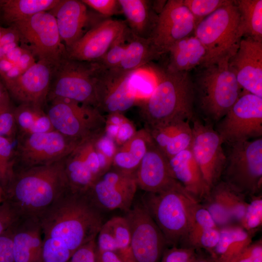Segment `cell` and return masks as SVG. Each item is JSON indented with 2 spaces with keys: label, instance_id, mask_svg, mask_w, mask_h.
Masks as SVG:
<instances>
[{
  "label": "cell",
  "instance_id": "obj_6",
  "mask_svg": "<svg viewBox=\"0 0 262 262\" xmlns=\"http://www.w3.org/2000/svg\"><path fill=\"white\" fill-rule=\"evenodd\" d=\"M239 25L240 15L235 0L219 8L197 24L194 35L207 49L208 64L229 60L236 52L242 38Z\"/></svg>",
  "mask_w": 262,
  "mask_h": 262
},
{
  "label": "cell",
  "instance_id": "obj_30",
  "mask_svg": "<svg viewBox=\"0 0 262 262\" xmlns=\"http://www.w3.org/2000/svg\"><path fill=\"white\" fill-rule=\"evenodd\" d=\"M152 141L145 128L136 131L131 137L117 147L111 167L124 173L135 174Z\"/></svg>",
  "mask_w": 262,
  "mask_h": 262
},
{
  "label": "cell",
  "instance_id": "obj_39",
  "mask_svg": "<svg viewBox=\"0 0 262 262\" xmlns=\"http://www.w3.org/2000/svg\"><path fill=\"white\" fill-rule=\"evenodd\" d=\"M262 225V196H251V199L247 206L240 226L253 234Z\"/></svg>",
  "mask_w": 262,
  "mask_h": 262
},
{
  "label": "cell",
  "instance_id": "obj_22",
  "mask_svg": "<svg viewBox=\"0 0 262 262\" xmlns=\"http://www.w3.org/2000/svg\"><path fill=\"white\" fill-rule=\"evenodd\" d=\"M10 230L15 262H42L43 236L38 218L19 216Z\"/></svg>",
  "mask_w": 262,
  "mask_h": 262
},
{
  "label": "cell",
  "instance_id": "obj_32",
  "mask_svg": "<svg viewBox=\"0 0 262 262\" xmlns=\"http://www.w3.org/2000/svg\"><path fill=\"white\" fill-rule=\"evenodd\" d=\"M160 56L148 39L138 37L129 30L126 52L115 68L125 72L135 71Z\"/></svg>",
  "mask_w": 262,
  "mask_h": 262
},
{
  "label": "cell",
  "instance_id": "obj_17",
  "mask_svg": "<svg viewBox=\"0 0 262 262\" xmlns=\"http://www.w3.org/2000/svg\"><path fill=\"white\" fill-rule=\"evenodd\" d=\"M196 23L183 0H168L148 39L161 56L179 40L194 35Z\"/></svg>",
  "mask_w": 262,
  "mask_h": 262
},
{
  "label": "cell",
  "instance_id": "obj_55",
  "mask_svg": "<svg viewBox=\"0 0 262 262\" xmlns=\"http://www.w3.org/2000/svg\"><path fill=\"white\" fill-rule=\"evenodd\" d=\"M197 250V249H196ZM192 262H217L212 256L208 253L205 254L201 252H198Z\"/></svg>",
  "mask_w": 262,
  "mask_h": 262
},
{
  "label": "cell",
  "instance_id": "obj_18",
  "mask_svg": "<svg viewBox=\"0 0 262 262\" xmlns=\"http://www.w3.org/2000/svg\"><path fill=\"white\" fill-rule=\"evenodd\" d=\"M95 138L81 143L64 160L69 188L73 193L84 194L108 170L99 158L95 145Z\"/></svg>",
  "mask_w": 262,
  "mask_h": 262
},
{
  "label": "cell",
  "instance_id": "obj_36",
  "mask_svg": "<svg viewBox=\"0 0 262 262\" xmlns=\"http://www.w3.org/2000/svg\"><path fill=\"white\" fill-rule=\"evenodd\" d=\"M227 187L226 182L219 181L200 202L219 228L235 225L228 206Z\"/></svg>",
  "mask_w": 262,
  "mask_h": 262
},
{
  "label": "cell",
  "instance_id": "obj_9",
  "mask_svg": "<svg viewBox=\"0 0 262 262\" xmlns=\"http://www.w3.org/2000/svg\"><path fill=\"white\" fill-rule=\"evenodd\" d=\"M82 142L56 130L17 135L14 149V171L62 160Z\"/></svg>",
  "mask_w": 262,
  "mask_h": 262
},
{
  "label": "cell",
  "instance_id": "obj_48",
  "mask_svg": "<svg viewBox=\"0 0 262 262\" xmlns=\"http://www.w3.org/2000/svg\"><path fill=\"white\" fill-rule=\"evenodd\" d=\"M23 73L15 64L4 57L0 58V77L4 85L15 80Z\"/></svg>",
  "mask_w": 262,
  "mask_h": 262
},
{
  "label": "cell",
  "instance_id": "obj_24",
  "mask_svg": "<svg viewBox=\"0 0 262 262\" xmlns=\"http://www.w3.org/2000/svg\"><path fill=\"white\" fill-rule=\"evenodd\" d=\"M49 12L54 16L61 41L66 49L85 33L90 16L87 6L82 0H59Z\"/></svg>",
  "mask_w": 262,
  "mask_h": 262
},
{
  "label": "cell",
  "instance_id": "obj_21",
  "mask_svg": "<svg viewBox=\"0 0 262 262\" xmlns=\"http://www.w3.org/2000/svg\"><path fill=\"white\" fill-rule=\"evenodd\" d=\"M228 65L241 88L262 98V41L242 38Z\"/></svg>",
  "mask_w": 262,
  "mask_h": 262
},
{
  "label": "cell",
  "instance_id": "obj_8",
  "mask_svg": "<svg viewBox=\"0 0 262 262\" xmlns=\"http://www.w3.org/2000/svg\"><path fill=\"white\" fill-rule=\"evenodd\" d=\"M49 102L46 113L54 129L62 134L83 142L104 132L106 118L97 108L66 98Z\"/></svg>",
  "mask_w": 262,
  "mask_h": 262
},
{
  "label": "cell",
  "instance_id": "obj_38",
  "mask_svg": "<svg viewBox=\"0 0 262 262\" xmlns=\"http://www.w3.org/2000/svg\"><path fill=\"white\" fill-rule=\"evenodd\" d=\"M218 227L208 211L199 202L194 206L187 238L181 246L189 247L196 238L205 229Z\"/></svg>",
  "mask_w": 262,
  "mask_h": 262
},
{
  "label": "cell",
  "instance_id": "obj_52",
  "mask_svg": "<svg viewBox=\"0 0 262 262\" xmlns=\"http://www.w3.org/2000/svg\"><path fill=\"white\" fill-rule=\"evenodd\" d=\"M96 262H124L115 252L111 251H102L96 249Z\"/></svg>",
  "mask_w": 262,
  "mask_h": 262
},
{
  "label": "cell",
  "instance_id": "obj_13",
  "mask_svg": "<svg viewBox=\"0 0 262 262\" xmlns=\"http://www.w3.org/2000/svg\"><path fill=\"white\" fill-rule=\"evenodd\" d=\"M98 65L95 77L96 107L102 114H123L137 101L132 78L135 71L125 72Z\"/></svg>",
  "mask_w": 262,
  "mask_h": 262
},
{
  "label": "cell",
  "instance_id": "obj_26",
  "mask_svg": "<svg viewBox=\"0 0 262 262\" xmlns=\"http://www.w3.org/2000/svg\"><path fill=\"white\" fill-rule=\"evenodd\" d=\"M95 243L98 250L114 252L124 262H134L130 225L125 216H114L103 223Z\"/></svg>",
  "mask_w": 262,
  "mask_h": 262
},
{
  "label": "cell",
  "instance_id": "obj_19",
  "mask_svg": "<svg viewBox=\"0 0 262 262\" xmlns=\"http://www.w3.org/2000/svg\"><path fill=\"white\" fill-rule=\"evenodd\" d=\"M127 29L123 20L108 18L100 21L66 49L67 56L79 61L98 62Z\"/></svg>",
  "mask_w": 262,
  "mask_h": 262
},
{
  "label": "cell",
  "instance_id": "obj_23",
  "mask_svg": "<svg viewBox=\"0 0 262 262\" xmlns=\"http://www.w3.org/2000/svg\"><path fill=\"white\" fill-rule=\"evenodd\" d=\"M138 187L156 193L178 183L172 176L168 159L152 141L135 173Z\"/></svg>",
  "mask_w": 262,
  "mask_h": 262
},
{
  "label": "cell",
  "instance_id": "obj_10",
  "mask_svg": "<svg viewBox=\"0 0 262 262\" xmlns=\"http://www.w3.org/2000/svg\"><path fill=\"white\" fill-rule=\"evenodd\" d=\"M223 174L226 182L244 194L256 195L262 183V139L231 144Z\"/></svg>",
  "mask_w": 262,
  "mask_h": 262
},
{
  "label": "cell",
  "instance_id": "obj_35",
  "mask_svg": "<svg viewBox=\"0 0 262 262\" xmlns=\"http://www.w3.org/2000/svg\"><path fill=\"white\" fill-rule=\"evenodd\" d=\"M240 15L239 30L242 38L262 41V0H235Z\"/></svg>",
  "mask_w": 262,
  "mask_h": 262
},
{
  "label": "cell",
  "instance_id": "obj_7",
  "mask_svg": "<svg viewBox=\"0 0 262 262\" xmlns=\"http://www.w3.org/2000/svg\"><path fill=\"white\" fill-rule=\"evenodd\" d=\"M98 62L79 61L67 55L54 64L47 102L62 98L96 107Z\"/></svg>",
  "mask_w": 262,
  "mask_h": 262
},
{
  "label": "cell",
  "instance_id": "obj_20",
  "mask_svg": "<svg viewBox=\"0 0 262 262\" xmlns=\"http://www.w3.org/2000/svg\"><path fill=\"white\" fill-rule=\"evenodd\" d=\"M55 64L39 60L15 80L4 85L19 104H30L44 108L47 103Z\"/></svg>",
  "mask_w": 262,
  "mask_h": 262
},
{
  "label": "cell",
  "instance_id": "obj_44",
  "mask_svg": "<svg viewBox=\"0 0 262 262\" xmlns=\"http://www.w3.org/2000/svg\"><path fill=\"white\" fill-rule=\"evenodd\" d=\"M14 109L10 100L0 105V136L12 141L17 135Z\"/></svg>",
  "mask_w": 262,
  "mask_h": 262
},
{
  "label": "cell",
  "instance_id": "obj_37",
  "mask_svg": "<svg viewBox=\"0 0 262 262\" xmlns=\"http://www.w3.org/2000/svg\"><path fill=\"white\" fill-rule=\"evenodd\" d=\"M104 132L117 147L123 144L136 132L133 124L122 113L107 114Z\"/></svg>",
  "mask_w": 262,
  "mask_h": 262
},
{
  "label": "cell",
  "instance_id": "obj_28",
  "mask_svg": "<svg viewBox=\"0 0 262 262\" xmlns=\"http://www.w3.org/2000/svg\"><path fill=\"white\" fill-rule=\"evenodd\" d=\"M166 70L171 72H189L208 63L207 49L194 35L182 39L168 50Z\"/></svg>",
  "mask_w": 262,
  "mask_h": 262
},
{
  "label": "cell",
  "instance_id": "obj_53",
  "mask_svg": "<svg viewBox=\"0 0 262 262\" xmlns=\"http://www.w3.org/2000/svg\"><path fill=\"white\" fill-rule=\"evenodd\" d=\"M248 248L253 259V262H262V241L259 240L255 242H252Z\"/></svg>",
  "mask_w": 262,
  "mask_h": 262
},
{
  "label": "cell",
  "instance_id": "obj_40",
  "mask_svg": "<svg viewBox=\"0 0 262 262\" xmlns=\"http://www.w3.org/2000/svg\"><path fill=\"white\" fill-rule=\"evenodd\" d=\"M12 141L0 136V184L2 190L12 176L14 166V149Z\"/></svg>",
  "mask_w": 262,
  "mask_h": 262
},
{
  "label": "cell",
  "instance_id": "obj_5",
  "mask_svg": "<svg viewBox=\"0 0 262 262\" xmlns=\"http://www.w3.org/2000/svg\"><path fill=\"white\" fill-rule=\"evenodd\" d=\"M142 199L168 246H182L193 208L198 201L179 182L160 192L145 193Z\"/></svg>",
  "mask_w": 262,
  "mask_h": 262
},
{
  "label": "cell",
  "instance_id": "obj_14",
  "mask_svg": "<svg viewBox=\"0 0 262 262\" xmlns=\"http://www.w3.org/2000/svg\"><path fill=\"white\" fill-rule=\"evenodd\" d=\"M126 213L125 216L130 225L134 262H160L168 245L147 210L139 203Z\"/></svg>",
  "mask_w": 262,
  "mask_h": 262
},
{
  "label": "cell",
  "instance_id": "obj_11",
  "mask_svg": "<svg viewBox=\"0 0 262 262\" xmlns=\"http://www.w3.org/2000/svg\"><path fill=\"white\" fill-rule=\"evenodd\" d=\"M11 26L19 34L20 44L30 51L37 60L56 64L67 55L55 18L50 12L36 14Z\"/></svg>",
  "mask_w": 262,
  "mask_h": 262
},
{
  "label": "cell",
  "instance_id": "obj_1",
  "mask_svg": "<svg viewBox=\"0 0 262 262\" xmlns=\"http://www.w3.org/2000/svg\"><path fill=\"white\" fill-rule=\"evenodd\" d=\"M38 218L42 262H67L77 249L96 239L103 224L100 210L86 195L70 190Z\"/></svg>",
  "mask_w": 262,
  "mask_h": 262
},
{
  "label": "cell",
  "instance_id": "obj_42",
  "mask_svg": "<svg viewBox=\"0 0 262 262\" xmlns=\"http://www.w3.org/2000/svg\"><path fill=\"white\" fill-rule=\"evenodd\" d=\"M129 29L121 36L111 46L105 54L98 62L107 68H115L121 62L127 46V36Z\"/></svg>",
  "mask_w": 262,
  "mask_h": 262
},
{
  "label": "cell",
  "instance_id": "obj_47",
  "mask_svg": "<svg viewBox=\"0 0 262 262\" xmlns=\"http://www.w3.org/2000/svg\"><path fill=\"white\" fill-rule=\"evenodd\" d=\"M82 1L108 18L122 13L118 0H82Z\"/></svg>",
  "mask_w": 262,
  "mask_h": 262
},
{
  "label": "cell",
  "instance_id": "obj_50",
  "mask_svg": "<svg viewBox=\"0 0 262 262\" xmlns=\"http://www.w3.org/2000/svg\"><path fill=\"white\" fill-rule=\"evenodd\" d=\"M0 262H15L10 227L0 235Z\"/></svg>",
  "mask_w": 262,
  "mask_h": 262
},
{
  "label": "cell",
  "instance_id": "obj_34",
  "mask_svg": "<svg viewBox=\"0 0 262 262\" xmlns=\"http://www.w3.org/2000/svg\"><path fill=\"white\" fill-rule=\"evenodd\" d=\"M14 114L17 135L55 130L46 112L41 107L30 104H18L15 107Z\"/></svg>",
  "mask_w": 262,
  "mask_h": 262
},
{
  "label": "cell",
  "instance_id": "obj_33",
  "mask_svg": "<svg viewBox=\"0 0 262 262\" xmlns=\"http://www.w3.org/2000/svg\"><path fill=\"white\" fill-rule=\"evenodd\" d=\"M59 0H0V17L9 26L36 14L49 11Z\"/></svg>",
  "mask_w": 262,
  "mask_h": 262
},
{
  "label": "cell",
  "instance_id": "obj_31",
  "mask_svg": "<svg viewBox=\"0 0 262 262\" xmlns=\"http://www.w3.org/2000/svg\"><path fill=\"white\" fill-rule=\"evenodd\" d=\"M252 235L239 225L220 228L219 239L210 255L217 262H228L252 242Z\"/></svg>",
  "mask_w": 262,
  "mask_h": 262
},
{
  "label": "cell",
  "instance_id": "obj_56",
  "mask_svg": "<svg viewBox=\"0 0 262 262\" xmlns=\"http://www.w3.org/2000/svg\"><path fill=\"white\" fill-rule=\"evenodd\" d=\"M10 100L8 92L4 84L0 80V105Z\"/></svg>",
  "mask_w": 262,
  "mask_h": 262
},
{
  "label": "cell",
  "instance_id": "obj_57",
  "mask_svg": "<svg viewBox=\"0 0 262 262\" xmlns=\"http://www.w3.org/2000/svg\"><path fill=\"white\" fill-rule=\"evenodd\" d=\"M7 30V27H4L0 25V39Z\"/></svg>",
  "mask_w": 262,
  "mask_h": 262
},
{
  "label": "cell",
  "instance_id": "obj_58",
  "mask_svg": "<svg viewBox=\"0 0 262 262\" xmlns=\"http://www.w3.org/2000/svg\"><path fill=\"white\" fill-rule=\"evenodd\" d=\"M3 201L2 194L0 193V204Z\"/></svg>",
  "mask_w": 262,
  "mask_h": 262
},
{
  "label": "cell",
  "instance_id": "obj_59",
  "mask_svg": "<svg viewBox=\"0 0 262 262\" xmlns=\"http://www.w3.org/2000/svg\"><path fill=\"white\" fill-rule=\"evenodd\" d=\"M0 193L2 194V190L0 186Z\"/></svg>",
  "mask_w": 262,
  "mask_h": 262
},
{
  "label": "cell",
  "instance_id": "obj_41",
  "mask_svg": "<svg viewBox=\"0 0 262 262\" xmlns=\"http://www.w3.org/2000/svg\"><path fill=\"white\" fill-rule=\"evenodd\" d=\"M193 16L196 26L204 18L219 8L231 3V0H183Z\"/></svg>",
  "mask_w": 262,
  "mask_h": 262
},
{
  "label": "cell",
  "instance_id": "obj_25",
  "mask_svg": "<svg viewBox=\"0 0 262 262\" xmlns=\"http://www.w3.org/2000/svg\"><path fill=\"white\" fill-rule=\"evenodd\" d=\"M145 128L168 159L190 148L193 134L188 120L177 119Z\"/></svg>",
  "mask_w": 262,
  "mask_h": 262
},
{
  "label": "cell",
  "instance_id": "obj_43",
  "mask_svg": "<svg viewBox=\"0 0 262 262\" xmlns=\"http://www.w3.org/2000/svg\"><path fill=\"white\" fill-rule=\"evenodd\" d=\"M227 195L228 206L234 223L240 225L244 216L248 202L246 195L227 183Z\"/></svg>",
  "mask_w": 262,
  "mask_h": 262
},
{
  "label": "cell",
  "instance_id": "obj_3",
  "mask_svg": "<svg viewBox=\"0 0 262 262\" xmlns=\"http://www.w3.org/2000/svg\"><path fill=\"white\" fill-rule=\"evenodd\" d=\"M152 68L156 85L140 105V114L145 127L177 119H193L194 92L190 72H171L156 66Z\"/></svg>",
  "mask_w": 262,
  "mask_h": 262
},
{
  "label": "cell",
  "instance_id": "obj_15",
  "mask_svg": "<svg viewBox=\"0 0 262 262\" xmlns=\"http://www.w3.org/2000/svg\"><path fill=\"white\" fill-rule=\"evenodd\" d=\"M192 155L210 190L219 181L223 174L226 155L223 142L216 131L199 120L193 119Z\"/></svg>",
  "mask_w": 262,
  "mask_h": 262
},
{
  "label": "cell",
  "instance_id": "obj_45",
  "mask_svg": "<svg viewBox=\"0 0 262 262\" xmlns=\"http://www.w3.org/2000/svg\"><path fill=\"white\" fill-rule=\"evenodd\" d=\"M220 237L219 227L208 228L201 232L190 244L189 247L203 249L210 255L216 246Z\"/></svg>",
  "mask_w": 262,
  "mask_h": 262
},
{
  "label": "cell",
  "instance_id": "obj_29",
  "mask_svg": "<svg viewBox=\"0 0 262 262\" xmlns=\"http://www.w3.org/2000/svg\"><path fill=\"white\" fill-rule=\"evenodd\" d=\"M127 25L133 35L149 39L156 25L157 14L151 0H118Z\"/></svg>",
  "mask_w": 262,
  "mask_h": 262
},
{
  "label": "cell",
  "instance_id": "obj_27",
  "mask_svg": "<svg viewBox=\"0 0 262 262\" xmlns=\"http://www.w3.org/2000/svg\"><path fill=\"white\" fill-rule=\"evenodd\" d=\"M168 163L173 179L198 202L209 194L210 190L204 181L190 148L169 159Z\"/></svg>",
  "mask_w": 262,
  "mask_h": 262
},
{
  "label": "cell",
  "instance_id": "obj_51",
  "mask_svg": "<svg viewBox=\"0 0 262 262\" xmlns=\"http://www.w3.org/2000/svg\"><path fill=\"white\" fill-rule=\"evenodd\" d=\"M19 215L7 202L0 204V235L7 230Z\"/></svg>",
  "mask_w": 262,
  "mask_h": 262
},
{
  "label": "cell",
  "instance_id": "obj_49",
  "mask_svg": "<svg viewBox=\"0 0 262 262\" xmlns=\"http://www.w3.org/2000/svg\"><path fill=\"white\" fill-rule=\"evenodd\" d=\"M95 240L77 249L67 262H96Z\"/></svg>",
  "mask_w": 262,
  "mask_h": 262
},
{
  "label": "cell",
  "instance_id": "obj_46",
  "mask_svg": "<svg viewBox=\"0 0 262 262\" xmlns=\"http://www.w3.org/2000/svg\"><path fill=\"white\" fill-rule=\"evenodd\" d=\"M197 250L192 247L179 246L167 247L160 262H192Z\"/></svg>",
  "mask_w": 262,
  "mask_h": 262
},
{
  "label": "cell",
  "instance_id": "obj_16",
  "mask_svg": "<svg viewBox=\"0 0 262 262\" xmlns=\"http://www.w3.org/2000/svg\"><path fill=\"white\" fill-rule=\"evenodd\" d=\"M138 185L135 174L111 167L84 193L99 210L128 211L132 206Z\"/></svg>",
  "mask_w": 262,
  "mask_h": 262
},
{
  "label": "cell",
  "instance_id": "obj_2",
  "mask_svg": "<svg viewBox=\"0 0 262 262\" xmlns=\"http://www.w3.org/2000/svg\"><path fill=\"white\" fill-rule=\"evenodd\" d=\"M64 159L49 164L14 170L2 189L3 201L19 216L38 217L70 190Z\"/></svg>",
  "mask_w": 262,
  "mask_h": 262
},
{
  "label": "cell",
  "instance_id": "obj_4",
  "mask_svg": "<svg viewBox=\"0 0 262 262\" xmlns=\"http://www.w3.org/2000/svg\"><path fill=\"white\" fill-rule=\"evenodd\" d=\"M229 59L202 65L192 77L194 101L207 118L219 121L229 110L242 92Z\"/></svg>",
  "mask_w": 262,
  "mask_h": 262
},
{
  "label": "cell",
  "instance_id": "obj_54",
  "mask_svg": "<svg viewBox=\"0 0 262 262\" xmlns=\"http://www.w3.org/2000/svg\"><path fill=\"white\" fill-rule=\"evenodd\" d=\"M248 246L228 262H253L252 257L248 248Z\"/></svg>",
  "mask_w": 262,
  "mask_h": 262
},
{
  "label": "cell",
  "instance_id": "obj_12",
  "mask_svg": "<svg viewBox=\"0 0 262 262\" xmlns=\"http://www.w3.org/2000/svg\"><path fill=\"white\" fill-rule=\"evenodd\" d=\"M223 143H235L261 137L262 98L245 91L222 118L217 130Z\"/></svg>",
  "mask_w": 262,
  "mask_h": 262
}]
</instances>
